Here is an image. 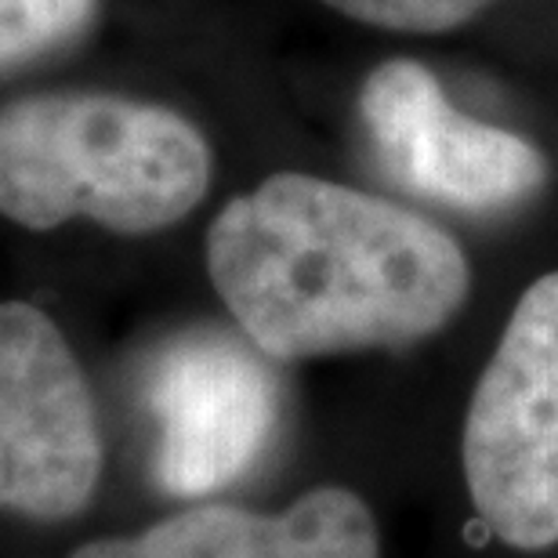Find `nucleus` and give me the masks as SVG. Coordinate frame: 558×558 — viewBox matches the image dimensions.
Wrapping results in <instances>:
<instances>
[{
	"mask_svg": "<svg viewBox=\"0 0 558 558\" xmlns=\"http://www.w3.org/2000/svg\"><path fill=\"white\" fill-rule=\"evenodd\" d=\"M207 272L243 338L279 363L432 338L472 290L461 243L435 221L301 171L221 207Z\"/></svg>",
	"mask_w": 558,
	"mask_h": 558,
	"instance_id": "nucleus-1",
	"label": "nucleus"
},
{
	"mask_svg": "<svg viewBox=\"0 0 558 558\" xmlns=\"http://www.w3.org/2000/svg\"><path fill=\"white\" fill-rule=\"evenodd\" d=\"M210 167L199 128L156 102L51 92L0 106V215L26 229L160 232L207 196Z\"/></svg>",
	"mask_w": 558,
	"mask_h": 558,
	"instance_id": "nucleus-2",
	"label": "nucleus"
},
{
	"mask_svg": "<svg viewBox=\"0 0 558 558\" xmlns=\"http://www.w3.org/2000/svg\"><path fill=\"white\" fill-rule=\"evenodd\" d=\"M464 483L483 526L519 551L558 544V272L522 290L461 439Z\"/></svg>",
	"mask_w": 558,
	"mask_h": 558,
	"instance_id": "nucleus-3",
	"label": "nucleus"
},
{
	"mask_svg": "<svg viewBox=\"0 0 558 558\" xmlns=\"http://www.w3.org/2000/svg\"><path fill=\"white\" fill-rule=\"evenodd\" d=\"M102 475L95 399L48 312L0 305V508L70 519Z\"/></svg>",
	"mask_w": 558,
	"mask_h": 558,
	"instance_id": "nucleus-4",
	"label": "nucleus"
},
{
	"mask_svg": "<svg viewBox=\"0 0 558 558\" xmlns=\"http://www.w3.org/2000/svg\"><path fill=\"white\" fill-rule=\"evenodd\" d=\"M145 403L156 421V483L207 497L262 461L279 421V381L251 341L185 330L153 355Z\"/></svg>",
	"mask_w": 558,
	"mask_h": 558,
	"instance_id": "nucleus-5",
	"label": "nucleus"
},
{
	"mask_svg": "<svg viewBox=\"0 0 558 558\" xmlns=\"http://www.w3.org/2000/svg\"><path fill=\"white\" fill-rule=\"evenodd\" d=\"M360 117L388 178L432 204L497 215L548 182V156L537 145L461 113L414 59H392L366 76Z\"/></svg>",
	"mask_w": 558,
	"mask_h": 558,
	"instance_id": "nucleus-6",
	"label": "nucleus"
},
{
	"mask_svg": "<svg viewBox=\"0 0 558 558\" xmlns=\"http://www.w3.org/2000/svg\"><path fill=\"white\" fill-rule=\"evenodd\" d=\"M73 558H381V537L360 494L323 486L276 515L196 505L138 537L84 544Z\"/></svg>",
	"mask_w": 558,
	"mask_h": 558,
	"instance_id": "nucleus-7",
	"label": "nucleus"
},
{
	"mask_svg": "<svg viewBox=\"0 0 558 558\" xmlns=\"http://www.w3.org/2000/svg\"><path fill=\"white\" fill-rule=\"evenodd\" d=\"M98 0H0V70H15L81 40Z\"/></svg>",
	"mask_w": 558,
	"mask_h": 558,
	"instance_id": "nucleus-8",
	"label": "nucleus"
},
{
	"mask_svg": "<svg viewBox=\"0 0 558 558\" xmlns=\"http://www.w3.org/2000/svg\"><path fill=\"white\" fill-rule=\"evenodd\" d=\"M366 26L399 33H446L472 22L494 0H323Z\"/></svg>",
	"mask_w": 558,
	"mask_h": 558,
	"instance_id": "nucleus-9",
	"label": "nucleus"
}]
</instances>
